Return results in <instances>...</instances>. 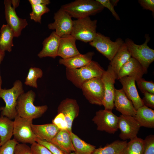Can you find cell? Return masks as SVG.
I'll return each mask as SVG.
<instances>
[{
    "instance_id": "6da1fadb",
    "label": "cell",
    "mask_w": 154,
    "mask_h": 154,
    "mask_svg": "<svg viewBox=\"0 0 154 154\" xmlns=\"http://www.w3.org/2000/svg\"><path fill=\"white\" fill-rule=\"evenodd\" d=\"M105 70L97 62L92 60L89 64L78 69L66 68L67 79L80 89L86 81L94 78H101Z\"/></svg>"
},
{
    "instance_id": "7a4b0ae2",
    "label": "cell",
    "mask_w": 154,
    "mask_h": 154,
    "mask_svg": "<svg viewBox=\"0 0 154 154\" xmlns=\"http://www.w3.org/2000/svg\"><path fill=\"white\" fill-rule=\"evenodd\" d=\"M35 96V92L32 90L20 96L16 106L18 116L33 120L40 117L45 113L48 109L47 105L36 106L34 105Z\"/></svg>"
},
{
    "instance_id": "3957f363",
    "label": "cell",
    "mask_w": 154,
    "mask_h": 154,
    "mask_svg": "<svg viewBox=\"0 0 154 154\" xmlns=\"http://www.w3.org/2000/svg\"><path fill=\"white\" fill-rule=\"evenodd\" d=\"M61 8L77 19L100 13L104 7L96 0H76L62 5Z\"/></svg>"
},
{
    "instance_id": "277c9868",
    "label": "cell",
    "mask_w": 154,
    "mask_h": 154,
    "mask_svg": "<svg viewBox=\"0 0 154 154\" xmlns=\"http://www.w3.org/2000/svg\"><path fill=\"white\" fill-rule=\"evenodd\" d=\"M24 93L23 84L19 80L16 81L13 86L8 89H1L0 90V98L5 103L4 107L0 108L1 116L11 119L17 116L16 110L17 101L20 95Z\"/></svg>"
},
{
    "instance_id": "5b68a950",
    "label": "cell",
    "mask_w": 154,
    "mask_h": 154,
    "mask_svg": "<svg viewBox=\"0 0 154 154\" xmlns=\"http://www.w3.org/2000/svg\"><path fill=\"white\" fill-rule=\"evenodd\" d=\"M145 40L143 44H136L132 40L127 38L125 43L131 57L137 60L141 65L146 74L150 65L154 60V50L149 47L147 44L150 38L148 35L145 36Z\"/></svg>"
},
{
    "instance_id": "8992f818",
    "label": "cell",
    "mask_w": 154,
    "mask_h": 154,
    "mask_svg": "<svg viewBox=\"0 0 154 154\" xmlns=\"http://www.w3.org/2000/svg\"><path fill=\"white\" fill-rule=\"evenodd\" d=\"M97 22L96 20H92L89 17L73 20L71 35L76 40L90 42L96 35Z\"/></svg>"
},
{
    "instance_id": "52a82bcc",
    "label": "cell",
    "mask_w": 154,
    "mask_h": 154,
    "mask_svg": "<svg viewBox=\"0 0 154 154\" xmlns=\"http://www.w3.org/2000/svg\"><path fill=\"white\" fill-rule=\"evenodd\" d=\"M124 42L120 38L114 42L110 37L97 33L94 38L89 44L110 61Z\"/></svg>"
},
{
    "instance_id": "ba28073f",
    "label": "cell",
    "mask_w": 154,
    "mask_h": 154,
    "mask_svg": "<svg viewBox=\"0 0 154 154\" xmlns=\"http://www.w3.org/2000/svg\"><path fill=\"white\" fill-rule=\"evenodd\" d=\"M33 120L22 118L18 115L14 118L13 135L18 143L31 145L36 142L37 137L31 128Z\"/></svg>"
},
{
    "instance_id": "9c48e42d",
    "label": "cell",
    "mask_w": 154,
    "mask_h": 154,
    "mask_svg": "<svg viewBox=\"0 0 154 154\" xmlns=\"http://www.w3.org/2000/svg\"><path fill=\"white\" fill-rule=\"evenodd\" d=\"M83 95L91 104L102 105L104 97V85L100 78H94L85 82L81 88Z\"/></svg>"
},
{
    "instance_id": "30bf717a",
    "label": "cell",
    "mask_w": 154,
    "mask_h": 154,
    "mask_svg": "<svg viewBox=\"0 0 154 154\" xmlns=\"http://www.w3.org/2000/svg\"><path fill=\"white\" fill-rule=\"evenodd\" d=\"M118 120L119 117L112 110L104 109L97 111L92 121L96 125L98 130L114 134L118 129Z\"/></svg>"
},
{
    "instance_id": "8fae6325",
    "label": "cell",
    "mask_w": 154,
    "mask_h": 154,
    "mask_svg": "<svg viewBox=\"0 0 154 154\" xmlns=\"http://www.w3.org/2000/svg\"><path fill=\"white\" fill-rule=\"evenodd\" d=\"M54 22L48 25L49 29L54 30L60 37L71 35L73 20L72 17L61 8L54 14Z\"/></svg>"
},
{
    "instance_id": "7c38bea8",
    "label": "cell",
    "mask_w": 154,
    "mask_h": 154,
    "mask_svg": "<svg viewBox=\"0 0 154 154\" xmlns=\"http://www.w3.org/2000/svg\"><path fill=\"white\" fill-rule=\"evenodd\" d=\"M104 85V95L102 103L104 109L112 110L114 107L115 88L114 84L117 76L109 65L101 77Z\"/></svg>"
},
{
    "instance_id": "4fadbf2b",
    "label": "cell",
    "mask_w": 154,
    "mask_h": 154,
    "mask_svg": "<svg viewBox=\"0 0 154 154\" xmlns=\"http://www.w3.org/2000/svg\"><path fill=\"white\" fill-rule=\"evenodd\" d=\"M141 127L135 117L122 114L119 117L118 129L120 131L119 137L123 141L137 137Z\"/></svg>"
},
{
    "instance_id": "5bb4252c",
    "label": "cell",
    "mask_w": 154,
    "mask_h": 154,
    "mask_svg": "<svg viewBox=\"0 0 154 154\" xmlns=\"http://www.w3.org/2000/svg\"><path fill=\"white\" fill-rule=\"evenodd\" d=\"M5 18L7 24L11 28L14 33V36L18 37L21 35L22 30L28 25L26 20L19 18L17 15L15 8L12 5V0H5Z\"/></svg>"
},
{
    "instance_id": "9a60e30c",
    "label": "cell",
    "mask_w": 154,
    "mask_h": 154,
    "mask_svg": "<svg viewBox=\"0 0 154 154\" xmlns=\"http://www.w3.org/2000/svg\"><path fill=\"white\" fill-rule=\"evenodd\" d=\"M79 106L74 99L66 98L62 100L58 108V113H62L64 116L68 127V131L71 133L73 121L78 116Z\"/></svg>"
},
{
    "instance_id": "2e32d148",
    "label": "cell",
    "mask_w": 154,
    "mask_h": 154,
    "mask_svg": "<svg viewBox=\"0 0 154 154\" xmlns=\"http://www.w3.org/2000/svg\"><path fill=\"white\" fill-rule=\"evenodd\" d=\"M122 86V88L127 98L131 102L136 110L144 105L137 89L135 79L126 76L119 79Z\"/></svg>"
},
{
    "instance_id": "e0dca14e",
    "label": "cell",
    "mask_w": 154,
    "mask_h": 154,
    "mask_svg": "<svg viewBox=\"0 0 154 154\" xmlns=\"http://www.w3.org/2000/svg\"><path fill=\"white\" fill-rule=\"evenodd\" d=\"M146 74L140 63L136 59L131 57L119 70L117 79L126 76L134 78L136 81L142 78Z\"/></svg>"
},
{
    "instance_id": "ac0fdd59",
    "label": "cell",
    "mask_w": 154,
    "mask_h": 154,
    "mask_svg": "<svg viewBox=\"0 0 154 154\" xmlns=\"http://www.w3.org/2000/svg\"><path fill=\"white\" fill-rule=\"evenodd\" d=\"M114 106L121 114L135 116L136 110L122 89H115Z\"/></svg>"
},
{
    "instance_id": "d6986e66",
    "label": "cell",
    "mask_w": 154,
    "mask_h": 154,
    "mask_svg": "<svg viewBox=\"0 0 154 154\" xmlns=\"http://www.w3.org/2000/svg\"><path fill=\"white\" fill-rule=\"evenodd\" d=\"M61 37L53 31L42 42L43 47L38 54L40 58L49 57L53 58L58 56V52Z\"/></svg>"
},
{
    "instance_id": "ffe728a7",
    "label": "cell",
    "mask_w": 154,
    "mask_h": 154,
    "mask_svg": "<svg viewBox=\"0 0 154 154\" xmlns=\"http://www.w3.org/2000/svg\"><path fill=\"white\" fill-rule=\"evenodd\" d=\"M76 40L71 35L61 37L58 56L66 59L80 54L76 45Z\"/></svg>"
},
{
    "instance_id": "44dd1931",
    "label": "cell",
    "mask_w": 154,
    "mask_h": 154,
    "mask_svg": "<svg viewBox=\"0 0 154 154\" xmlns=\"http://www.w3.org/2000/svg\"><path fill=\"white\" fill-rule=\"evenodd\" d=\"M94 54V52L91 51L85 54L80 53L67 59L60 58L59 63L65 66L66 68L78 69L89 64L92 60Z\"/></svg>"
},
{
    "instance_id": "7402d4cb",
    "label": "cell",
    "mask_w": 154,
    "mask_h": 154,
    "mask_svg": "<svg viewBox=\"0 0 154 154\" xmlns=\"http://www.w3.org/2000/svg\"><path fill=\"white\" fill-rule=\"evenodd\" d=\"M31 128L37 137L49 142L60 130L52 123L42 125L32 124Z\"/></svg>"
},
{
    "instance_id": "603a6c76",
    "label": "cell",
    "mask_w": 154,
    "mask_h": 154,
    "mask_svg": "<svg viewBox=\"0 0 154 154\" xmlns=\"http://www.w3.org/2000/svg\"><path fill=\"white\" fill-rule=\"evenodd\" d=\"M70 133L68 130L60 129L50 142L69 154L75 152Z\"/></svg>"
},
{
    "instance_id": "cb8c5ba5",
    "label": "cell",
    "mask_w": 154,
    "mask_h": 154,
    "mask_svg": "<svg viewBox=\"0 0 154 154\" xmlns=\"http://www.w3.org/2000/svg\"><path fill=\"white\" fill-rule=\"evenodd\" d=\"M131 57L130 53L124 42L109 65L117 76L120 69Z\"/></svg>"
},
{
    "instance_id": "d4e9b609",
    "label": "cell",
    "mask_w": 154,
    "mask_h": 154,
    "mask_svg": "<svg viewBox=\"0 0 154 154\" xmlns=\"http://www.w3.org/2000/svg\"><path fill=\"white\" fill-rule=\"evenodd\" d=\"M135 119L141 127H154V110L144 105L136 110Z\"/></svg>"
},
{
    "instance_id": "484cf974",
    "label": "cell",
    "mask_w": 154,
    "mask_h": 154,
    "mask_svg": "<svg viewBox=\"0 0 154 154\" xmlns=\"http://www.w3.org/2000/svg\"><path fill=\"white\" fill-rule=\"evenodd\" d=\"M14 37L13 31L7 24H3L0 30V48L2 50L9 52L13 46V39Z\"/></svg>"
},
{
    "instance_id": "4316f807",
    "label": "cell",
    "mask_w": 154,
    "mask_h": 154,
    "mask_svg": "<svg viewBox=\"0 0 154 154\" xmlns=\"http://www.w3.org/2000/svg\"><path fill=\"white\" fill-rule=\"evenodd\" d=\"M13 122L5 116L0 117V137L1 146L10 140L13 135Z\"/></svg>"
},
{
    "instance_id": "83f0119b",
    "label": "cell",
    "mask_w": 154,
    "mask_h": 154,
    "mask_svg": "<svg viewBox=\"0 0 154 154\" xmlns=\"http://www.w3.org/2000/svg\"><path fill=\"white\" fill-rule=\"evenodd\" d=\"M126 140H117L103 147L96 148L92 154H121Z\"/></svg>"
},
{
    "instance_id": "f1b7e54d",
    "label": "cell",
    "mask_w": 154,
    "mask_h": 154,
    "mask_svg": "<svg viewBox=\"0 0 154 154\" xmlns=\"http://www.w3.org/2000/svg\"><path fill=\"white\" fill-rule=\"evenodd\" d=\"M75 152L78 154H92L96 149L95 146L81 139L72 132L70 133Z\"/></svg>"
},
{
    "instance_id": "f546056e",
    "label": "cell",
    "mask_w": 154,
    "mask_h": 154,
    "mask_svg": "<svg viewBox=\"0 0 154 154\" xmlns=\"http://www.w3.org/2000/svg\"><path fill=\"white\" fill-rule=\"evenodd\" d=\"M145 147L144 140L137 137L127 143L121 154H143Z\"/></svg>"
},
{
    "instance_id": "4dcf8cb0",
    "label": "cell",
    "mask_w": 154,
    "mask_h": 154,
    "mask_svg": "<svg viewBox=\"0 0 154 154\" xmlns=\"http://www.w3.org/2000/svg\"><path fill=\"white\" fill-rule=\"evenodd\" d=\"M43 72L40 68L37 67H31L25 79V84L30 86L37 88V80L43 76Z\"/></svg>"
},
{
    "instance_id": "1f68e13d",
    "label": "cell",
    "mask_w": 154,
    "mask_h": 154,
    "mask_svg": "<svg viewBox=\"0 0 154 154\" xmlns=\"http://www.w3.org/2000/svg\"><path fill=\"white\" fill-rule=\"evenodd\" d=\"M32 11L30 13L31 19L36 22L41 23L42 16L50 11V9L45 5H31Z\"/></svg>"
},
{
    "instance_id": "d6a6232c",
    "label": "cell",
    "mask_w": 154,
    "mask_h": 154,
    "mask_svg": "<svg viewBox=\"0 0 154 154\" xmlns=\"http://www.w3.org/2000/svg\"><path fill=\"white\" fill-rule=\"evenodd\" d=\"M138 86L143 94L148 92L154 94V83L152 81H147L142 78L136 81Z\"/></svg>"
},
{
    "instance_id": "836d02e7",
    "label": "cell",
    "mask_w": 154,
    "mask_h": 154,
    "mask_svg": "<svg viewBox=\"0 0 154 154\" xmlns=\"http://www.w3.org/2000/svg\"><path fill=\"white\" fill-rule=\"evenodd\" d=\"M36 142L46 147L52 154H70L51 143L46 140L37 137Z\"/></svg>"
},
{
    "instance_id": "e575fe53",
    "label": "cell",
    "mask_w": 154,
    "mask_h": 154,
    "mask_svg": "<svg viewBox=\"0 0 154 154\" xmlns=\"http://www.w3.org/2000/svg\"><path fill=\"white\" fill-rule=\"evenodd\" d=\"M18 143L14 138L8 141L1 146L0 154H14L15 146Z\"/></svg>"
},
{
    "instance_id": "d590c367",
    "label": "cell",
    "mask_w": 154,
    "mask_h": 154,
    "mask_svg": "<svg viewBox=\"0 0 154 154\" xmlns=\"http://www.w3.org/2000/svg\"><path fill=\"white\" fill-rule=\"evenodd\" d=\"M52 123L55 124L60 129L68 130L67 123L64 115L62 113H58L52 120Z\"/></svg>"
},
{
    "instance_id": "8d00e7d4",
    "label": "cell",
    "mask_w": 154,
    "mask_h": 154,
    "mask_svg": "<svg viewBox=\"0 0 154 154\" xmlns=\"http://www.w3.org/2000/svg\"><path fill=\"white\" fill-rule=\"evenodd\" d=\"M145 143L143 154H154V135H150L144 139Z\"/></svg>"
},
{
    "instance_id": "74e56055",
    "label": "cell",
    "mask_w": 154,
    "mask_h": 154,
    "mask_svg": "<svg viewBox=\"0 0 154 154\" xmlns=\"http://www.w3.org/2000/svg\"><path fill=\"white\" fill-rule=\"evenodd\" d=\"M31 154H52L46 147L35 142L31 145Z\"/></svg>"
},
{
    "instance_id": "f35d334b",
    "label": "cell",
    "mask_w": 154,
    "mask_h": 154,
    "mask_svg": "<svg viewBox=\"0 0 154 154\" xmlns=\"http://www.w3.org/2000/svg\"><path fill=\"white\" fill-rule=\"evenodd\" d=\"M104 8L108 9L111 12L112 15L117 20H120V18L118 15L114 7L111 3L110 0H96Z\"/></svg>"
},
{
    "instance_id": "ab89813d",
    "label": "cell",
    "mask_w": 154,
    "mask_h": 154,
    "mask_svg": "<svg viewBox=\"0 0 154 154\" xmlns=\"http://www.w3.org/2000/svg\"><path fill=\"white\" fill-rule=\"evenodd\" d=\"M142 100L144 105L152 109L154 108V94L148 92L143 94Z\"/></svg>"
},
{
    "instance_id": "60d3db41",
    "label": "cell",
    "mask_w": 154,
    "mask_h": 154,
    "mask_svg": "<svg viewBox=\"0 0 154 154\" xmlns=\"http://www.w3.org/2000/svg\"><path fill=\"white\" fill-rule=\"evenodd\" d=\"M14 154H31V147L26 144L18 143L15 146Z\"/></svg>"
},
{
    "instance_id": "b9f144b4",
    "label": "cell",
    "mask_w": 154,
    "mask_h": 154,
    "mask_svg": "<svg viewBox=\"0 0 154 154\" xmlns=\"http://www.w3.org/2000/svg\"><path fill=\"white\" fill-rule=\"evenodd\" d=\"M138 2L144 9L151 11L153 14H154V0H139Z\"/></svg>"
},
{
    "instance_id": "7bdbcfd3",
    "label": "cell",
    "mask_w": 154,
    "mask_h": 154,
    "mask_svg": "<svg viewBox=\"0 0 154 154\" xmlns=\"http://www.w3.org/2000/svg\"><path fill=\"white\" fill-rule=\"evenodd\" d=\"M29 1L31 6L42 4L47 5L50 3L49 0H29Z\"/></svg>"
},
{
    "instance_id": "ee69618b",
    "label": "cell",
    "mask_w": 154,
    "mask_h": 154,
    "mask_svg": "<svg viewBox=\"0 0 154 154\" xmlns=\"http://www.w3.org/2000/svg\"><path fill=\"white\" fill-rule=\"evenodd\" d=\"M5 56V52L2 50L0 48V64L3 60ZM2 84V81L1 77L0 75V90L1 89V85Z\"/></svg>"
},
{
    "instance_id": "f6af8a7d",
    "label": "cell",
    "mask_w": 154,
    "mask_h": 154,
    "mask_svg": "<svg viewBox=\"0 0 154 154\" xmlns=\"http://www.w3.org/2000/svg\"><path fill=\"white\" fill-rule=\"evenodd\" d=\"M19 0H12V5L13 7L16 8L17 7L19 3Z\"/></svg>"
},
{
    "instance_id": "bcb514c9",
    "label": "cell",
    "mask_w": 154,
    "mask_h": 154,
    "mask_svg": "<svg viewBox=\"0 0 154 154\" xmlns=\"http://www.w3.org/2000/svg\"><path fill=\"white\" fill-rule=\"evenodd\" d=\"M110 1L114 7L117 6L118 3L119 1L118 0H110Z\"/></svg>"
},
{
    "instance_id": "7dc6e473",
    "label": "cell",
    "mask_w": 154,
    "mask_h": 154,
    "mask_svg": "<svg viewBox=\"0 0 154 154\" xmlns=\"http://www.w3.org/2000/svg\"><path fill=\"white\" fill-rule=\"evenodd\" d=\"M70 154H78L75 152H73L70 153Z\"/></svg>"
},
{
    "instance_id": "c3c4849f",
    "label": "cell",
    "mask_w": 154,
    "mask_h": 154,
    "mask_svg": "<svg viewBox=\"0 0 154 154\" xmlns=\"http://www.w3.org/2000/svg\"><path fill=\"white\" fill-rule=\"evenodd\" d=\"M1 138H0V149L1 147Z\"/></svg>"
}]
</instances>
